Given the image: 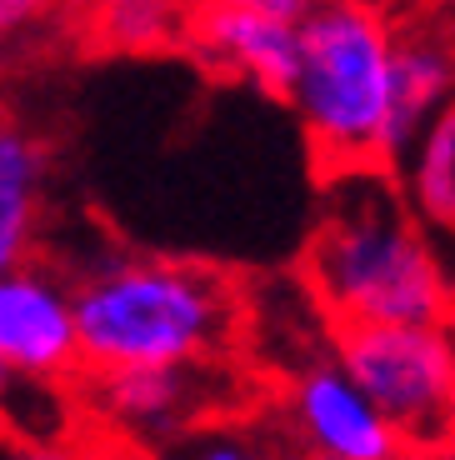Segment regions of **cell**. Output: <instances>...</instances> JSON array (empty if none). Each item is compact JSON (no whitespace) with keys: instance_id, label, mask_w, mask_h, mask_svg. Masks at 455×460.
Returning a JSON list of instances; mask_svg holds the SVG:
<instances>
[{"instance_id":"6da1fadb","label":"cell","mask_w":455,"mask_h":460,"mask_svg":"<svg viewBox=\"0 0 455 460\" xmlns=\"http://www.w3.org/2000/svg\"><path fill=\"white\" fill-rule=\"evenodd\" d=\"M300 290L330 331L390 321H445L455 276L390 165L330 171Z\"/></svg>"},{"instance_id":"7a4b0ae2","label":"cell","mask_w":455,"mask_h":460,"mask_svg":"<svg viewBox=\"0 0 455 460\" xmlns=\"http://www.w3.org/2000/svg\"><path fill=\"white\" fill-rule=\"evenodd\" d=\"M281 101L326 175L396 165L415 136L400 101V11L390 0H310Z\"/></svg>"},{"instance_id":"3957f363","label":"cell","mask_w":455,"mask_h":460,"mask_svg":"<svg viewBox=\"0 0 455 460\" xmlns=\"http://www.w3.org/2000/svg\"><path fill=\"white\" fill-rule=\"evenodd\" d=\"M76 280L80 366H205L245 341V300L216 265L175 255H105Z\"/></svg>"},{"instance_id":"277c9868","label":"cell","mask_w":455,"mask_h":460,"mask_svg":"<svg viewBox=\"0 0 455 460\" xmlns=\"http://www.w3.org/2000/svg\"><path fill=\"white\" fill-rule=\"evenodd\" d=\"M80 420L111 436L130 456H156L191 426L220 411L245 405L240 376L230 360L205 366H136V370H91L76 380Z\"/></svg>"},{"instance_id":"5b68a950","label":"cell","mask_w":455,"mask_h":460,"mask_svg":"<svg viewBox=\"0 0 455 460\" xmlns=\"http://www.w3.org/2000/svg\"><path fill=\"white\" fill-rule=\"evenodd\" d=\"M335 356L406 446L455 430V341L445 321H390L335 331Z\"/></svg>"},{"instance_id":"8992f818","label":"cell","mask_w":455,"mask_h":460,"mask_svg":"<svg viewBox=\"0 0 455 460\" xmlns=\"http://www.w3.org/2000/svg\"><path fill=\"white\" fill-rule=\"evenodd\" d=\"M281 426L290 430L300 450H320L335 460H400L406 436L386 420L370 395L355 385V376L330 350H306L281 380Z\"/></svg>"},{"instance_id":"52a82bcc","label":"cell","mask_w":455,"mask_h":460,"mask_svg":"<svg viewBox=\"0 0 455 460\" xmlns=\"http://www.w3.org/2000/svg\"><path fill=\"white\" fill-rule=\"evenodd\" d=\"M0 366L46 385H76L85 376L76 331V280L60 276L40 255L0 270Z\"/></svg>"},{"instance_id":"ba28073f","label":"cell","mask_w":455,"mask_h":460,"mask_svg":"<svg viewBox=\"0 0 455 460\" xmlns=\"http://www.w3.org/2000/svg\"><path fill=\"white\" fill-rule=\"evenodd\" d=\"M185 50L205 70L281 101L290 75H296L300 21L271 11H236V5H195Z\"/></svg>"},{"instance_id":"9c48e42d","label":"cell","mask_w":455,"mask_h":460,"mask_svg":"<svg viewBox=\"0 0 455 460\" xmlns=\"http://www.w3.org/2000/svg\"><path fill=\"white\" fill-rule=\"evenodd\" d=\"M50 200V150L11 105H0V270L40 255Z\"/></svg>"},{"instance_id":"30bf717a","label":"cell","mask_w":455,"mask_h":460,"mask_svg":"<svg viewBox=\"0 0 455 460\" xmlns=\"http://www.w3.org/2000/svg\"><path fill=\"white\" fill-rule=\"evenodd\" d=\"M396 181L435 241L455 245V101L425 120L396 155Z\"/></svg>"},{"instance_id":"8fae6325","label":"cell","mask_w":455,"mask_h":460,"mask_svg":"<svg viewBox=\"0 0 455 460\" xmlns=\"http://www.w3.org/2000/svg\"><path fill=\"white\" fill-rule=\"evenodd\" d=\"M76 15L85 40L111 56H160L175 46L185 50L195 0H91Z\"/></svg>"},{"instance_id":"7c38bea8","label":"cell","mask_w":455,"mask_h":460,"mask_svg":"<svg viewBox=\"0 0 455 460\" xmlns=\"http://www.w3.org/2000/svg\"><path fill=\"white\" fill-rule=\"evenodd\" d=\"M150 460H296V450H290L285 426L240 415L236 405V411H220L201 426H191L171 446H160Z\"/></svg>"},{"instance_id":"4fadbf2b","label":"cell","mask_w":455,"mask_h":460,"mask_svg":"<svg viewBox=\"0 0 455 460\" xmlns=\"http://www.w3.org/2000/svg\"><path fill=\"white\" fill-rule=\"evenodd\" d=\"M80 426V395L76 385H46L25 380L11 366H0V430L11 436H56Z\"/></svg>"},{"instance_id":"5bb4252c","label":"cell","mask_w":455,"mask_h":460,"mask_svg":"<svg viewBox=\"0 0 455 460\" xmlns=\"http://www.w3.org/2000/svg\"><path fill=\"white\" fill-rule=\"evenodd\" d=\"M0 460H136L95 426H70L56 436H11L0 430Z\"/></svg>"},{"instance_id":"9a60e30c","label":"cell","mask_w":455,"mask_h":460,"mask_svg":"<svg viewBox=\"0 0 455 460\" xmlns=\"http://www.w3.org/2000/svg\"><path fill=\"white\" fill-rule=\"evenodd\" d=\"M50 11H56V0H0V50L40 35Z\"/></svg>"},{"instance_id":"2e32d148","label":"cell","mask_w":455,"mask_h":460,"mask_svg":"<svg viewBox=\"0 0 455 460\" xmlns=\"http://www.w3.org/2000/svg\"><path fill=\"white\" fill-rule=\"evenodd\" d=\"M195 5H236V11H271V15H290V21H300L310 0H195Z\"/></svg>"},{"instance_id":"e0dca14e","label":"cell","mask_w":455,"mask_h":460,"mask_svg":"<svg viewBox=\"0 0 455 460\" xmlns=\"http://www.w3.org/2000/svg\"><path fill=\"white\" fill-rule=\"evenodd\" d=\"M400 460H455V430L431 436V440H415V446H406Z\"/></svg>"},{"instance_id":"ac0fdd59","label":"cell","mask_w":455,"mask_h":460,"mask_svg":"<svg viewBox=\"0 0 455 460\" xmlns=\"http://www.w3.org/2000/svg\"><path fill=\"white\" fill-rule=\"evenodd\" d=\"M396 11H451L455 0H390Z\"/></svg>"},{"instance_id":"d6986e66","label":"cell","mask_w":455,"mask_h":460,"mask_svg":"<svg viewBox=\"0 0 455 460\" xmlns=\"http://www.w3.org/2000/svg\"><path fill=\"white\" fill-rule=\"evenodd\" d=\"M445 331H451V341H455V296H451V311H445Z\"/></svg>"},{"instance_id":"ffe728a7","label":"cell","mask_w":455,"mask_h":460,"mask_svg":"<svg viewBox=\"0 0 455 460\" xmlns=\"http://www.w3.org/2000/svg\"><path fill=\"white\" fill-rule=\"evenodd\" d=\"M296 460H335V456H320V450H300Z\"/></svg>"},{"instance_id":"44dd1931","label":"cell","mask_w":455,"mask_h":460,"mask_svg":"<svg viewBox=\"0 0 455 460\" xmlns=\"http://www.w3.org/2000/svg\"><path fill=\"white\" fill-rule=\"evenodd\" d=\"M56 5H66V11H80V5H91V0H56Z\"/></svg>"}]
</instances>
